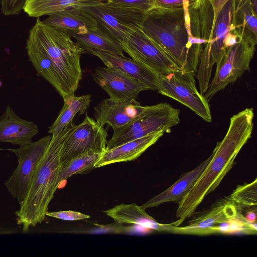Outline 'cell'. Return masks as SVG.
Returning a JSON list of instances; mask_svg holds the SVG:
<instances>
[{
	"label": "cell",
	"instance_id": "obj_34",
	"mask_svg": "<svg viewBox=\"0 0 257 257\" xmlns=\"http://www.w3.org/2000/svg\"><path fill=\"white\" fill-rule=\"evenodd\" d=\"M257 208L250 209L242 214L245 220L251 224L256 223Z\"/></svg>",
	"mask_w": 257,
	"mask_h": 257
},
{
	"label": "cell",
	"instance_id": "obj_28",
	"mask_svg": "<svg viewBox=\"0 0 257 257\" xmlns=\"http://www.w3.org/2000/svg\"><path fill=\"white\" fill-rule=\"evenodd\" d=\"M134 229L133 226H125L123 224L114 222L109 224H94L93 227L78 228L66 232L71 233L122 234L132 232Z\"/></svg>",
	"mask_w": 257,
	"mask_h": 257
},
{
	"label": "cell",
	"instance_id": "obj_26",
	"mask_svg": "<svg viewBox=\"0 0 257 257\" xmlns=\"http://www.w3.org/2000/svg\"><path fill=\"white\" fill-rule=\"evenodd\" d=\"M102 153L88 152L62 164L58 178L60 184L74 174L86 173L93 169Z\"/></svg>",
	"mask_w": 257,
	"mask_h": 257
},
{
	"label": "cell",
	"instance_id": "obj_8",
	"mask_svg": "<svg viewBox=\"0 0 257 257\" xmlns=\"http://www.w3.org/2000/svg\"><path fill=\"white\" fill-rule=\"evenodd\" d=\"M255 50V45L242 39L226 50L216 64L213 78L204 95L208 102L215 93L235 82L249 70Z\"/></svg>",
	"mask_w": 257,
	"mask_h": 257
},
{
	"label": "cell",
	"instance_id": "obj_1",
	"mask_svg": "<svg viewBox=\"0 0 257 257\" xmlns=\"http://www.w3.org/2000/svg\"><path fill=\"white\" fill-rule=\"evenodd\" d=\"M26 49L38 75L63 99L74 94L82 77L80 57L85 52L68 32L47 25L38 18L30 31Z\"/></svg>",
	"mask_w": 257,
	"mask_h": 257
},
{
	"label": "cell",
	"instance_id": "obj_35",
	"mask_svg": "<svg viewBox=\"0 0 257 257\" xmlns=\"http://www.w3.org/2000/svg\"><path fill=\"white\" fill-rule=\"evenodd\" d=\"M249 1L254 13L257 14V0Z\"/></svg>",
	"mask_w": 257,
	"mask_h": 257
},
{
	"label": "cell",
	"instance_id": "obj_31",
	"mask_svg": "<svg viewBox=\"0 0 257 257\" xmlns=\"http://www.w3.org/2000/svg\"><path fill=\"white\" fill-rule=\"evenodd\" d=\"M46 215L48 216L66 221L79 220L90 217L89 215L72 210L56 212L47 211Z\"/></svg>",
	"mask_w": 257,
	"mask_h": 257
},
{
	"label": "cell",
	"instance_id": "obj_16",
	"mask_svg": "<svg viewBox=\"0 0 257 257\" xmlns=\"http://www.w3.org/2000/svg\"><path fill=\"white\" fill-rule=\"evenodd\" d=\"M90 54L97 56L107 67L141 81L150 90H157L159 74L144 64L124 56L97 50H92Z\"/></svg>",
	"mask_w": 257,
	"mask_h": 257
},
{
	"label": "cell",
	"instance_id": "obj_19",
	"mask_svg": "<svg viewBox=\"0 0 257 257\" xmlns=\"http://www.w3.org/2000/svg\"><path fill=\"white\" fill-rule=\"evenodd\" d=\"M212 157L211 154L194 169L182 174L173 185L160 194L153 197L141 207L146 209L158 206L164 203L174 202L178 204L188 193L199 177Z\"/></svg>",
	"mask_w": 257,
	"mask_h": 257
},
{
	"label": "cell",
	"instance_id": "obj_32",
	"mask_svg": "<svg viewBox=\"0 0 257 257\" xmlns=\"http://www.w3.org/2000/svg\"><path fill=\"white\" fill-rule=\"evenodd\" d=\"M105 1L132 7L144 12H148L153 8L150 0H105Z\"/></svg>",
	"mask_w": 257,
	"mask_h": 257
},
{
	"label": "cell",
	"instance_id": "obj_24",
	"mask_svg": "<svg viewBox=\"0 0 257 257\" xmlns=\"http://www.w3.org/2000/svg\"><path fill=\"white\" fill-rule=\"evenodd\" d=\"M91 95L76 96L74 94L63 99L64 105L55 121L49 127L48 133L52 137L57 136L70 122L78 113L82 114L90 106Z\"/></svg>",
	"mask_w": 257,
	"mask_h": 257
},
{
	"label": "cell",
	"instance_id": "obj_13",
	"mask_svg": "<svg viewBox=\"0 0 257 257\" xmlns=\"http://www.w3.org/2000/svg\"><path fill=\"white\" fill-rule=\"evenodd\" d=\"M241 215L229 198H227L217 201L210 209L194 217L186 225H174L171 233L191 235L217 233L221 224Z\"/></svg>",
	"mask_w": 257,
	"mask_h": 257
},
{
	"label": "cell",
	"instance_id": "obj_3",
	"mask_svg": "<svg viewBox=\"0 0 257 257\" xmlns=\"http://www.w3.org/2000/svg\"><path fill=\"white\" fill-rule=\"evenodd\" d=\"M252 108H246L233 115L224 138L218 142L209 163L195 184L178 204L176 217L172 223L181 225L191 217L205 197L218 186L233 167L239 151L251 138L253 127Z\"/></svg>",
	"mask_w": 257,
	"mask_h": 257
},
{
	"label": "cell",
	"instance_id": "obj_10",
	"mask_svg": "<svg viewBox=\"0 0 257 257\" xmlns=\"http://www.w3.org/2000/svg\"><path fill=\"white\" fill-rule=\"evenodd\" d=\"M107 137L103 125L86 115L82 122L75 125L64 139L62 164L88 152L103 153L106 150Z\"/></svg>",
	"mask_w": 257,
	"mask_h": 257
},
{
	"label": "cell",
	"instance_id": "obj_27",
	"mask_svg": "<svg viewBox=\"0 0 257 257\" xmlns=\"http://www.w3.org/2000/svg\"><path fill=\"white\" fill-rule=\"evenodd\" d=\"M229 198L240 214L250 209L256 208V178L250 183L238 185Z\"/></svg>",
	"mask_w": 257,
	"mask_h": 257
},
{
	"label": "cell",
	"instance_id": "obj_23",
	"mask_svg": "<svg viewBox=\"0 0 257 257\" xmlns=\"http://www.w3.org/2000/svg\"><path fill=\"white\" fill-rule=\"evenodd\" d=\"M69 34L85 53L97 50L124 57L120 44L98 25L83 34Z\"/></svg>",
	"mask_w": 257,
	"mask_h": 257
},
{
	"label": "cell",
	"instance_id": "obj_25",
	"mask_svg": "<svg viewBox=\"0 0 257 257\" xmlns=\"http://www.w3.org/2000/svg\"><path fill=\"white\" fill-rule=\"evenodd\" d=\"M105 0H27L24 8L29 17L39 18L68 8Z\"/></svg>",
	"mask_w": 257,
	"mask_h": 257
},
{
	"label": "cell",
	"instance_id": "obj_5",
	"mask_svg": "<svg viewBox=\"0 0 257 257\" xmlns=\"http://www.w3.org/2000/svg\"><path fill=\"white\" fill-rule=\"evenodd\" d=\"M233 3V0H228L213 22V10L209 1L202 0L199 7L201 37L204 44L196 77L202 94L208 89L213 66L229 47L241 39L231 24Z\"/></svg>",
	"mask_w": 257,
	"mask_h": 257
},
{
	"label": "cell",
	"instance_id": "obj_30",
	"mask_svg": "<svg viewBox=\"0 0 257 257\" xmlns=\"http://www.w3.org/2000/svg\"><path fill=\"white\" fill-rule=\"evenodd\" d=\"M27 0H1V10L5 15L19 14L24 10Z\"/></svg>",
	"mask_w": 257,
	"mask_h": 257
},
{
	"label": "cell",
	"instance_id": "obj_2",
	"mask_svg": "<svg viewBox=\"0 0 257 257\" xmlns=\"http://www.w3.org/2000/svg\"><path fill=\"white\" fill-rule=\"evenodd\" d=\"M198 8L147 12L142 30L175 62L181 73L195 79L204 41L201 38Z\"/></svg>",
	"mask_w": 257,
	"mask_h": 257
},
{
	"label": "cell",
	"instance_id": "obj_29",
	"mask_svg": "<svg viewBox=\"0 0 257 257\" xmlns=\"http://www.w3.org/2000/svg\"><path fill=\"white\" fill-rule=\"evenodd\" d=\"M202 0H150L153 8L166 9L198 8Z\"/></svg>",
	"mask_w": 257,
	"mask_h": 257
},
{
	"label": "cell",
	"instance_id": "obj_20",
	"mask_svg": "<svg viewBox=\"0 0 257 257\" xmlns=\"http://www.w3.org/2000/svg\"><path fill=\"white\" fill-rule=\"evenodd\" d=\"M103 212L115 222L138 225L159 232L171 233L174 226L172 223L162 224L158 222L146 213L145 209L136 203L120 204Z\"/></svg>",
	"mask_w": 257,
	"mask_h": 257
},
{
	"label": "cell",
	"instance_id": "obj_9",
	"mask_svg": "<svg viewBox=\"0 0 257 257\" xmlns=\"http://www.w3.org/2000/svg\"><path fill=\"white\" fill-rule=\"evenodd\" d=\"M52 136L42 138L37 142H31L17 149H8L18 158L17 167L5 185L12 196L19 204L22 203L28 193L36 168L47 149Z\"/></svg>",
	"mask_w": 257,
	"mask_h": 257
},
{
	"label": "cell",
	"instance_id": "obj_6",
	"mask_svg": "<svg viewBox=\"0 0 257 257\" xmlns=\"http://www.w3.org/2000/svg\"><path fill=\"white\" fill-rule=\"evenodd\" d=\"M77 7L91 15L97 25L120 45L126 42L135 32L142 29L147 13L105 1L93 2Z\"/></svg>",
	"mask_w": 257,
	"mask_h": 257
},
{
	"label": "cell",
	"instance_id": "obj_21",
	"mask_svg": "<svg viewBox=\"0 0 257 257\" xmlns=\"http://www.w3.org/2000/svg\"><path fill=\"white\" fill-rule=\"evenodd\" d=\"M44 23L70 33L83 34L97 26L93 17L78 7L68 8L49 15Z\"/></svg>",
	"mask_w": 257,
	"mask_h": 257
},
{
	"label": "cell",
	"instance_id": "obj_17",
	"mask_svg": "<svg viewBox=\"0 0 257 257\" xmlns=\"http://www.w3.org/2000/svg\"><path fill=\"white\" fill-rule=\"evenodd\" d=\"M162 132L150 134L118 147L106 150L95 164V168L111 164L131 161L139 158L163 135Z\"/></svg>",
	"mask_w": 257,
	"mask_h": 257
},
{
	"label": "cell",
	"instance_id": "obj_14",
	"mask_svg": "<svg viewBox=\"0 0 257 257\" xmlns=\"http://www.w3.org/2000/svg\"><path fill=\"white\" fill-rule=\"evenodd\" d=\"M92 77L112 100L136 99L141 92L150 90L149 87L141 81L107 67L96 68Z\"/></svg>",
	"mask_w": 257,
	"mask_h": 257
},
{
	"label": "cell",
	"instance_id": "obj_33",
	"mask_svg": "<svg viewBox=\"0 0 257 257\" xmlns=\"http://www.w3.org/2000/svg\"><path fill=\"white\" fill-rule=\"evenodd\" d=\"M210 3L213 10L214 19L215 20L219 12L228 0H208Z\"/></svg>",
	"mask_w": 257,
	"mask_h": 257
},
{
	"label": "cell",
	"instance_id": "obj_22",
	"mask_svg": "<svg viewBox=\"0 0 257 257\" xmlns=\"http://www.w3.org/2000/svg\"><path fill=\"white\" fill-rule=\"evenodd\" d=\"M256 16L249 0H233L232 25L240 38L255 46L257 43Z\"/></svg>",
	"mask_w": 257,
	"mask_h": 257
},
{
	"label": "cell",
	"instance_id": "obj_15",
	"mask_svg": "<svg viewBox=\"0 0 257 257\" xmlns=\"http://www.w3.org/2000/svg\"><path fill=\"white\" fill-rule=\"evenodd\" d=\"M146 108L135 99L114 100L110 98L102 100L94 107L96 121L104 125L107 124L113 131L133 121Z\"/></svg>",
	"mask_w": 257,
	"mask_h": 257
},
{
	"label": "cell",
	"instance_id": "obj_7",
	"mask_svg": "<svg viewBox=\"0 0 257 257\" xmlns=\"http://www.w3.org/2000/svg\"><path fill=\"white\" fill-rule=\"evenodd\" d=\"M180 110L167 102L146 106V108L131 122L113 130L111 138L107 142L109 150L150 134L164 133L177 125L180 120Z\"/></svg>",
	"mask_w": 257,
	"mask_h": 257
},
{
	"label": "cell",
	"instance_id": "obj_18",
	"mask_svg": "<svg viewBox=\"0 0 257 257\" xmlns=\"http://www.w3.org/2000/svg\"><path fill=\"white\" fill-rule=\"evenodd\" d=\"M38 132L35 123L20 118L9 106L0 116V142L21 146L32 142Z\"/></svg>",
	"mask_w": 257,
	"mask_h": 257
},
{
	"label": "cell",
	"instance_id": "obj_4",
	"mask_svg": "<svg viewBox=\"0 0 257 257\" xmlns=\"http://www.w3.org/2000/svg\"><path fill=\"white\" fill-rule=\"evenodd\" d=\"M75 125L70 122L57 136L52 137L32 179L27 195L15 212L17 224L24 232L41 223L46 216L49 203L59 187L61 149L64 139Z\"/></svg>",
	"mask_w": 257,
	"mask_h": 257
},
{
	"label": "cell",
	"instance_id": "obj_11",
	"mask_svg": "<svg viewBox=\"0 0 257 257\" xmlns=\"http://www.w3.org/2000/svg\"><path fill=\"white\" fill-rule=\"evenodd\" d=\"M157 91L189 108L204 120L210 122L212 116L208 101L197 89L195 79L181 72L159 75Z\"/></svg>",
	"mask_w": 257,
	"mask_h": 257
},
{
	"label": "cell",
	"instance_id": "obj_12",
	"mask_svg": "<svg viewBox=\"0 0 257 257\" xmlns=\"http://www.w3.org/2000/svg\"><path fill=\"white\" fill-rule=\"evenodd\" d=\"M133 59L154 70L159 75L181 70L172 59L142 30L135 32L121 45Z\"/></svg>",
	"mask_w": 257,
	"mask_h": 257
}]
</instances>
